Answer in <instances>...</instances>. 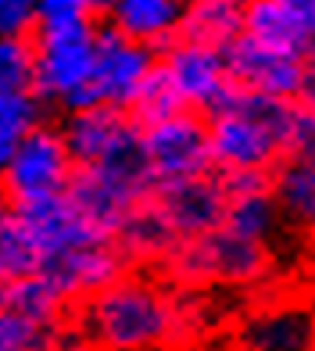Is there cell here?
<instances>
[{
    "instance_id": "cell-29",
    "label": "cell",
    "mask_w": 315,
    "mask_h": 351,
    "mask_svg": "<svg viewBox=\"0 0 315 351\" xmlns=\"http://www.w3.org/2000/svg\"><path fill=\"white\" fill-rule=\"evenodd\" d=\"M83 8H86V14H90L93 22H104L108 11L115 8V0H83Z\"/></svg>"
},
{
    "instance_id": "cell-17",
    "label": "cell",
    "mask_w": 315,
    "mask_h": 351,
    "mask_svg": "<svg viewBox=\"0 0 315 351\" xmlns=\"http://www.w3.org/2000/svg\"><path fill=\"white\" fill-rule=\"evenodd\" d=\"M176 19H179L176 0H115V8L108 11L104 22L125 40L144 43L147 51L162 54L168 43H176Z\"/></svg>"
},
{
    "instance_id": "cell-19",
    "label": "cell",
    "mask_w": 315,
    "mask_h": 351,
    "mask_svg": "<svg viewBox=\"0 0 315 351\" xmlns=\"http://www.w3.org/2000/svg\"><path fill=\"white\" fill-rule=\"evenodd\" d=\"M273 201L287 233H308L315 222V158H283L273 169Z\"/></svg>"
},
{
    "instance_id": "cell-20",
    "label": "cell",
    "mask_w": 315,
    "mask_h": 351,
    "mask_svg": "<svg viewBox=\"0 0 315 351\" xmlns=\"http://www.w3.org/2000/svg\"><path fill=\"white\" fill-rule=\"evenodd\" d=\"M226 233L240 237V241H251V244H269L276 247V241L287 226L279 219V208L273 194H251V197H229L226 201V212H223V222H218Z\"/></svg>"
},
{
    "instance_id": "cell-10",
    "label": "cell",
    "mask_w": 315,
    "mask_h": 351,
    "mask_svg": "<svg viewBox=\"0 0 315 351\" xmlns=\"http://www.w3.org/2000/svg\"><path fill=\"white\" fill-rule=\"evenodd\" d=\"M36 273L58 291V298L65 305H83L90 294L112 287L125 273H133V265L125 262V254L115 247V241H101V244H83V247H68L47 258Z\"/></svg>"
},
{
    "instance_id": "cell-15",
    "label": "cell",
    "mask_w": 315,
    "mask_h": 351,
    "mask_svg": "<svg viewBox=\"0 0 315 351\" xmlns=\"http://www.w3.org/2000/svg\"><path fill=\"white\" fill-rule=\"evenodd\" d=\"M251 43L265 47L273 54L305 58L312 61L315 51V19L297 14L283 0H247L244 4V33Z\"/></svg>"
},
{
    "instance_id": "cell-3",
    "label": "cell",
    "mask_w": 315,
    "mask_h": 351,
    "mask_svg": "<svg viewBox=\"0 0 315 351\" xmlns=\"http://www.w3.org/2000/svg\"><path fill=\"white\" fill-rule=\"evenodd\" d=\"M154 190V176L140 154V143L129 140L125 147L112 151L93 165H75L65 186V197L97 233L115 241V233L125 226L140 204Z\"/></svg>"
},
{
    "instance_id": "cell-24",
    "label": "cell",
    "mask_w": 315,
    "mask_h": 351,
    "mask_svg": "<svg viewBox=\"0 0 315 351\" xmlns=\"http://www.w3.org/2000/svg\"><path fill=\"white\" fill-rule=\"evenodd\" d=\"M33 40L0 36V93H33Z\"/></svg>"
},
{
    "instance_id": "cell-22",
    "label": "cell",
    "mask_w": 315,
    "mask_h": 351,
    "mask_svg": "<svg viewBox=\"0 0 315 351\" xmlns=\"http://www.w3.org/2000/svg\"><path fill=\"white\" fill-rule=\"evenodd\" d=\"M47 119H51V111L36 93H0V169L8 165L18 140Z\"/></svg>"
},
{
    "instance_id": "cell-18",
    "label": "cell",
    "mask_w": 315,
    "mask_h": 351,
    "mask_svg": "<svg viewBox=\"0 0 315 351\" xmlns=\"http://www.w3.org/2000/svg\"><path fill=\"white\" fill-rule=\"evenodd\" d=\"M244 351H312V312L276 305L244 323Z\"/></svg>"
},
{
    "instance_id": "cell-11",
    "label": "cell",
    "mask_w": 315,
    "mask_h": 351,
    "mask_svg": "<svg viewBox=\"0 0 315 351\" xmlns=\"http://www.w3.org/2000/svg\"><path fill=\"white\" fill-rule=\"evenodd\" d=\"M154 61H158L154 51H147L144 43L125 40L108 22L93 25V90H97L101 104H115L129 111Z\"/></svg>"
},
{
    "instance_id": "cell-16",
    "label": "cell",
    "mask_w": 315,
    "mask_h": 351,
    "mask_svg": "<svg viewBox=\"0 0 315 351\" xmlns=\"http://www.w3.org/2000/svg\"><path fill=\"white\" fill-rule=\"evenodd\" d=\"M244 33L240 0H183L176 19V43H197L212 51L226 47Z\"/></svg>"
},
{
    "instance_id": "cell-30",
    "label": "cell",
    "mask_w": 315,
    "mask_h": 351,
    "mask_svg": "<svg viewBox=\"0 0 315 351\" xmlns=\"http://www.w3.org/2000/svg\"><path fill=\"white\" fill-rule=\"evenodd\" d=\"M8 212H11V208H8V201L0 197V226H4V219H8Z\"/></svg>"
},
{
    "instance_id": "cell-4",
    "label": "cell",
    "mask_w": 315,
    "mask_h": 351,
    "mask_svg": "<svg viewBox=\"0 0 315 351\" xmlns=\"http://www.w3.org/2000/svg\"><path fill=\"white\" fill-rule=\"evenodd\" d=\"M93 25L97 22H65V25H33V93L47 111H79L97 101L93 90Z\"/></svg>"
},
{
    "instance_id": "cell-9",
    "label": "cell",
    "mask_w": 315,
    "mask_h": 351,
    "mask_svg": "<svg viewBox=\"0 0 315 351\" xmlns=\"http://www.w3.org/2000/svg\"><path fill=\"white\" fill-rule=\"evenodd\" d=\"M208 133V158L215 172H240V169H276L279 147L273 130L251 111L226 108L204 115Z\"/></svg>"
},
{
    "instance_id": "cell-21",
    "label": "cell",
    "mask_w": 315,
    "mask_h": 351,
    "mask_svg": "<svg viewBox=\"0 0 315 351\" xmlns=\"http://www.w3.org/2000/svg\"><path fill=\"white\" fill-rule=\"evenodd\" d=\"M4 308H11L14 315L29 319V323H40L47 330H54L61 319H65V312H68V305L58 298V291L40 273L11 280L8 291H4Z\"/></svg>"
},
{
    "instance_id": "cell-32",
    "label": "cell",
    "mask_w": 315,
    "mask_h": 351,
    "mask_svg": "<svg viewBox=\"0 0 315 351\" xmlns=\"http://www.w3.org/2000/svg\"><path fill=\"white\" fill-rule=\"evenodd\" d=\"M240 4H247V0H240Z\"/></svg>"
},
{
    "instance_id": "cell-2",
    "label": "cell",
    "mask_w": 315,
    "mask_h": 351,
    "mask_svg": "<svg viewBox=\"0 0 315 351\" xmlns=\"http://www.w3.org/2000/svg\"><path fill=\"white\" fill-rule=\"evenodd\" d=\"M162 265V276L176 291H208V287H255L276 273V247L251 244L223 226L201 237L176 241Z\"/></svg>"
},
{
    "instance_id": "cell-8",
    "label": "cell",
    "mask_w": 315,
    "mask_h": 351,
    "mask_svg": "<svg viewBox=\"0 0 315 351\" xmlns=\"http://www.w3.org/2000/svg\"><path fill=\"white\" fill-rule=\"evenodd\" d=\"M147 204L165 222V230L186 241V237H201L208 230H218L226 212V194L218 183V172L190 176V180H162L154 183L147 194Z\"/></svg>"
},
{
    "instance_id": "cell-25",
    "label": "cell",
    "mask_w": 315,
    "mask_h": 351,
    "mask_svg": "<svg viewBox=\"0 0 315 351\" xmlns=\"http://www.w3.org/2000/svg\"><path fill=\"white\" fill-rule=\"evenodd\" d=\"M47 341H51L47 326L0 308V351H47Z\"/></svg>"
},
{
    "instance_id": "cell-31",
    "label": "cell",
    "mask_w": 315,
    "mask_h": 351,
    "mask_svg": "<svg viewBox=\"0 0 315 351\" xmlns=\"http://www.w3.org/2000/svg\"><path fill=\"white\" fill-rule=\"evenodd\" d=\"M176 4H183V0H176Z\"/></svg>"
},
{
    "instance_id": "cell-6",
    "label": "cell",
    "mask_w": 315,
    "mask_h": 351,
    "mask_svg": "<svg viewBox=\"0 0 315 351\" xmlns=\"http://www.w3.org/2000/svg\"><path fill=\"white\" fill-rule=\"evenodd\" d=\"M136 143H140V154H144L154 183L215 172L212 158H208L204 115H197V111H176V115H168L162 122L140 125Z\"/></svg>"
},
{
    "instance_id": "cell-28",
    "label": "cell",
    "mask_w": 315,
    "mask_h": 351,
    "mask_svg": "<svg viewBox=\"0 0 315 351\" xmlns=\"http://www.w3.org/2000/svg\"><path fill=\"white\" fill-rule=\"evenodd\" d=\"M47 351H93L86 333L79 326H65V319L51 330V341H47Z\"/></svg>"
},
{
    "instance_id": "cell-14",
    "label": "cell",
    "mask_w": 315,
    "mask_h": 351,
    "mask_svg": "<svg viewBox=\"0 0 315 351\" xmlns=\"http://www.w3.org/2000/svg\"><path fill=\"white\" fill-rule=\"evenodd\" d=\"M54 122L72 165H93L112 151L125 147L129 140H136V125L115 104H90L79 111H65Z\"/></svg>"
},
{
    "instance_id": "cell-27",
    "label": "cell",
    "mask_w": 315,
    "mask_h": 351,
    "mask_svg": "<svg viewBox=\"0 0 315 351\" xmlns=\"http://www.w3.org/2000/svg\"><path fill=\"white\" fill-rule=\"evenodd\" d=\"M65 22H93L83 0H36V25H65Z\"/></svg>"
},
{
    "instance_id": "cell-12",
    "label": "cell",
    "mask_w": 315,
    "mask_h": 351,
    "mask_svg": "<svg viewBox=\"0 0 315 351\" xmlns=\"http://www.w3.org/2000/svg\"><path fill=\"white\" fill-rule=\"evenodd\" d=\"M158 65H162L168 86L176 90L179 104L186 111H197V115H208L229 86L226 58H223V51H212V47L168 43L158 54Z\"/></svg>"
},
{
    "instance_id": "cell-1",
    "label": "cell",
    "mask_w": 315,
    "mask_h": 351,
    "mask_svg": "<svg viewBox=\"0 0 315 351\" xmlns=\"http://www.w3.org/2000/svg\"><path fill=\"white\" fill-rule=\"evenodd\" d=\"M79 330L93 351H154L176 341L172 291L125 273L79 305Z\"/></svg>"
},
{
    "instance_id": "cell-13",
    "label": "cell",
    "mask_w": 315,
    "mask_h": 351,
    "mask_svg": "<svg viewBox=\"0 0 315 351\" xmlns=\"http://www.w3.org/2000/svg\"><path fill=\"white\" fill-rule=\"evenodd\" d=\"M14 222L22 226L29 247L36 251L40 265L54 254L68 251V247H83V244H101L108 241L104 233H97L90 222L72 208V201L65 194L47 197V201H33V204H18L11 208Z\"/></svg>"
},
{
    "instance_id": "cell-23",
    "label": "cell",
    "mask_w": 315,
    "mask_h": 351,
    "mask_svg": "<svg viewBox=\"0 0 315 351\" xmlns=\"http://www.w3.org/2000/svg\"><path fill=\"white\" fill-rule=\"evenodd\" d=\"M176 111H186L183 104H179V97H176V90L168 86V79H165V72H162V65H151V72L144 75V83H140V90H136V97H133V104H129V122L136 125H151V122H162V119H168V115H176Z\"/></svg>"
},
{
    "instance_id": "cell-26",
    "label": "cell",
    "mask_w": 315,
    "mask_h": 351,
    "mask_svg": "<svg viewBox=\"0 0 315 351\" xmlns=\"http://www.w3.org/2000/svg\"><path fill=\"white\" fill-rule=\"evenodd\" d=\"M36 25V0H0V36H29Z\"/></svg>"
},
{
    "instance_id": "cell-5",
    "label": "cell",
    "mask_w": 315,
    "mask_h": 351,
    "mask_svg": "<svg viewBox=\"0 0 315 351\" xmlns=\"http://www.w3.org/2000/svg\"><path fill=\"white\" fill-rule=\"evenodd\" d=\"M72 169L75 165L65 151V140L58 133V122L47 119L18 140L8 165L0 169V197L8 201V208L58 197L65 194Z\"/></svg>"
},
{
    "instance_id": "cell-7",
    "label": "cell",
    "mask_w": 315,
    "mask_h": 351,
    "mask_svg": "<svg viewBox=\"0 0 315 351\" xmlns=\"http://www.w3.org/2000/svg\"><path fill=\"white\" fill-rule=\"evenodd\" d=\"M226 72L233 83L262 93L273 101H301L315 104V69L305 58H287L273 54L265 47L251 43L247 36H236L226 51Z\"/></svg>"
}]
</instances>
